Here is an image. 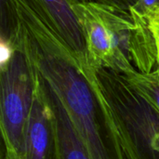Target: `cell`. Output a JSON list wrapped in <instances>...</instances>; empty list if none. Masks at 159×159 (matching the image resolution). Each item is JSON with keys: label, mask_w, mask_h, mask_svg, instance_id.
I'll list each match as a JSON object with an SVG mask.
<instances>
[{"label": "cell", "mask_w": 159, "mask_h": 159, "mask_svg": "<svg viewBox=\"0 0 159 159\" xmlns=\"http://www.w3.org/2000/svg\"><path fill=\"white\" fill-rule=\"evenodd\" d=\"M35 73L56 117L61 159H90L63 104L49 85L37 74L36 71Z\"/></svg>", "instance_id": "cell-7"}, {"label": "cell", "mask_w": 159, "mask_h": 159, "mask_svg": "<svg viewBox=\"0 0 159 159\" xmlns=\"http://www.w3.org/2000/svg\"><path fill=\"white\" fill-rule=\"evenodd\" d=\"M75 1L79 3H85V2H90L91 0H75Z\"/></svg>", "instance_id": "cell-11"}, {"label": "cell", "mask_w": 159, "mask_h": 159, "mask_svg": "<svg viewBox=\"0 0 159 159\" xmlns=\"http://www.w3.org/2000/svg\"><path fill=\"white\" fill-rule=\"evenodd\" d=\"M27 54L63 104L90 159H132L98 87L83 64L25 0H11Z\"/></svg>", "instance_id": "cell-1"}, {"label": "cell", "mask_w": 159, "mask_h": 159, "mask_svg": "<svg viewBox=\"0 0 159 159\" xmlns=\"http://www.w3.org/2000/svg\"><path fill=\"white\" fill-rule=\"evenodd\" d=\"M101 93L119 136L132 159H159V113L126 77L103 67L94 68Z\"/></svg>", "instance_id": "cell-3"}, {"label": "cell", "mask_w": 159, "mask_h": 159, "mask_svg": "<svg viewBox=\"0 0 159 159\" xmlns=\"http://www.w3.org/2000/svg\"><path fill=\"white\" fill-rule=\"evenodd\" d=\"M75 11L83 33L90 66L103 67L122 75V66L115 52L109 30L95 3L76 2Z\"/></svg>", "instance_id": "cell-5"}, {"label": "cell", "mask_w": 159, "mask_h": 159, "mask_svg": "<svg viewBox=\"0 0 159 159\" xmlns=\"http://www.w3.org/2000/svg\"><path fill=\"white\" fill-rule=\"evenodd\" d=\"M93 2L107 6L114 10L119 12L129 13V8L138 1V0H91Z\"/></svg>", "instance_id": "cell-9"}, {"label": "cell", "mask_w": 159, "mask_h": 159, "mask_svg": "<svg viewBox=\"0 0 159 159\" xmlns=\"http://www.w3.org/2000/svg\"><path fill=\"white\" fill-rule=\"evenodd\" d=\"M35 80L34 99L26 131L25 159H61L56 117L36 73Z\"/></svg>", "instance_id": "cell-4"}, {"label": "cell", "mask_w": 159, "mask_h": 159, "mask_svg": "<svg viewBox=\"0 0 159 159\" xmlns=\"http://www.w3.org/2000/svg\"><path fill=\"white\" fill-rule=\"evenodd\" d=\"M54 33L85 65L89 62L86 44L78 18L75 0H25Z\"/></svg>", "instance_id": "cell-6"}, {"label": "cell", "mask_w": 159, "mask_h": 159, "mask_svg": "<svg viewBox=\"0 0 159 159\" xmlns=\"http://www.w3.org/2000/svg\"><path fill=\"white\" fill-rule=\"evenodd\" d=\"M129 83L159 113V71L155 69L150 73L133 70L124 75Z\"/></svg>", "instance_id": "cell-8"}, {"label": "cell", "mask_w": 159, "mask_h": 159, "mask_svg": "<svg viewBox=\"0 0 159 159\" xmlns=\"http://www.w3.org/2000/svg\"><path fill=\"white\" fill-rule=\"evenodd\" d=\"M0 36L2 159H25L26 131L36 80L11 0H0Z\"/></svg>", "instance_id": "cell-2"}, {"label": "cell", "mask_w": 159, "mask_h": 159, "mask_svg": "<svg viewBox=\"0 0 159 159\" xmlns=\"http://www.w3.org/2000/svg\"><path fill=\"white\" fill-rule=\"evenodd\" d=\"M151 30L154 34V38L156 41L157 47V66L156 69L159 71V10L151 19Z\"/></svg>", "instance_id": "cell-10"}]
</instances>
